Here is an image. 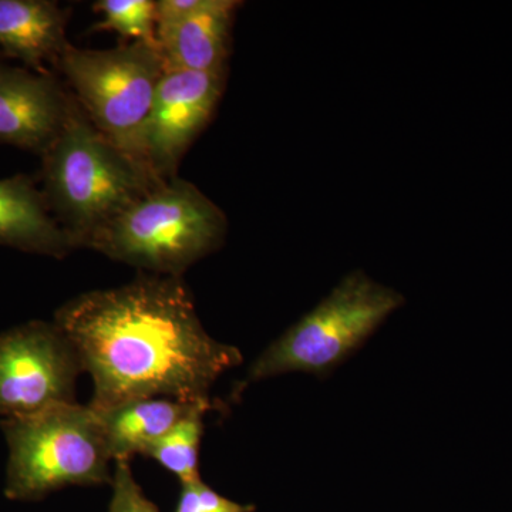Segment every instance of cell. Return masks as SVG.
I'll return each instance as SVG.
<instances>
[{
    "instance_id": "10",
    "label": "cell",
    "mask_w": 512,
    "mask_h": 512,
    "mask_svg": "<svg viewBox=\"0 0 512 512\" xmlns=\"http://www.w3.org/2000/svg\"><path fill=\"white\" fill-rule=\"evenodd\" d=\"M239 2L207 0L190 18L157 29L158 52L165 70L227 72L232 25Z\"/></svg>"
},
{
    "instance_id": "1",
    "label": "cell",
    "mask_w": 512,
    "mask_h": 512,
    "mask_svg": "<svg viewBox=\"0 0 512 512\" xmlns=\"http://www.w3.org/2000/svg\"><path fill=\"white\" fill-rule=\"evenodd\" d=\"M57 328L92 377L89 406L103 413L150 397L197 402L242 363L235 346L202 326L183 278L143 274L119 288L82 293L57 309Z\"/></svg>"
},
{
    "instance_id": "5",
    "label": "cell",
    "mask_w": 512,
    "mask_h": 512,
    "mask_svg": "<svg viewBox=\"0 0 512 512\" xmlns=\"http://www.w3.org/2000/svg\"><path fill=\"white\" fill-rule=\"evenodd\" d=\"M403 305L402 293L373 281L365 272H350L261 353L244 384L295 372L328 375Z\"/></svg>"
},
{
    "instance_id": "14",
    "label": "cell",
    "mask_w": 512,
    "mask_h": 512,
    "mask_svg": "<svg viewBox=\"0 0 512 512\" xmlns=\"http://www.w3.org/2000/svg\"><path fill=\"white\" fill-rule=\"evenodd\" d=\"M214 409L211 400L195 406L184 419L161 437L157 443L148 447L143 456L153 458L165 470L170 471L181 484L200 480V446L204 434L205 414Z\"/></svg>"
},
{
    "instance_id": "3",
    "label": "cell",
    "mask_w": 512,
    "mask_h": 512,
    "mask_svg": "<svg viewBox=\"0 0 512 512\" xmlns=\"http://www.w3.org/2000/svg\"><path fill=\"white\" fill-rule=\"evenodd\" d=\"M224 211L180 177L161 181L100 229L87 248L148 272L178 276L224 244Z\"/></svg>"
},
{
    "instance_id": "15",
    "label": "cell",
    "mask_w": 512,
    "mask_h": 512,
    "mask_svg": "<svg viewBox=\"0 0 512 512\" xmlns=\"http://www.w3.org/2000/svg\"><path fill=\"white\" fill-rule=\"evenodd\" d=\"M94 10L101 18L94 29L110 30L131 42L157 46L156 2L153 0H99L94 3Z\"/></svg>"
},
{
    "instance_id": "13",
    "label": "cell",
    "mask_w": 512,
    "mask_h": 512,
    "mask_svg": "<svg viewBox=\"0 0 512 512\" xmlns=\"http://www.w3.org/2000/svg\"><path fill=\"white\" fill-rule=\"evenodd\" d=\"M208 400L185 402L168 397H150L96 413L113 463L143 456L147 448L164 437L195 406Z\"/></svg>"
},
{
    "instance_id": "4",
    "label": "cell",
    "mask_w": 512,
    "mask_h": 512,
    "mask_svg": "<svg viewBox=\"0 0 512 512\" xmlns=\"http://www.w3.org/2000/svg\"><path fill=\"white\" fill-rule=\"evenodd\" d=\"M9 447L6 495L37 500L72 485L111 484L113 471L99 416L67 403L18 419L0 420Z\"/></svg>"
},
{
    "instance_id": "17",
    "label": "cell",
    "mask_w": 512,
    "mask_h": 512,
    "mask_svg": "<svg viewBox=\"0 0 512 512\" xmlns=\"http://www.w3.org/2000/svg\"><path fill=\"white\" fill-rule=\"evenodd\" d=\"M251 505L235 503L212 490L201 480L181 484L180 500L175 512H252Z\"/></svg>"
},
{
    "instance_id": "9",
    "label": "cell",
    "mask_w": 512,
    "mask_h": 512,
    "mask_svg": "<svg viewBox=\"0 0 512 512\" xmlns=\"http://www.w3.org/2000/svg\"><path fill=\"white\" fill-rule=\"evenodd\" d=\"M73 96L52 73L0 62V143L40 157L59 136Z\"/></svg>"
},
{
    "instance_id": "7",
    "label": "cell",
    "mask_w": 512,
    "mask_h": 512,
    "mask_svg": "<svg viewBox=\"0 0 512 512\" xmlns=\"http://www.w3.org/2000/svg\"><path fill=\"white\" fill-rule=\"evenodd\" d=\"M82 363L55 322L33 320L0 333V419L74 402Z\"/></svg>"
},
{
    "instance_id": "11",
    "label": "cell",
    "mask_w": 512,
    "mask_h": 512,
    "mask_svg": "<svg viewBox=\"0 0 512 512\" xmlns=\"http://www.w3.org/2000/svg\"><path fill=\"white\" fill-rule=\"evenodd\" d=\"M0 245L52 258H66L76 249L42 188L25 174L0 178Z\"/></svg>"
},
{
    "instance_id": "6",
    "label": "cell",
    "mask_w": 512,
    "mask_h": 512,
    "mask_svg": "<svg viewBox=\"0 0 512 512\" xmlns=\"http://www.w3.org/2000/svg\"><path fill=\"white\" fill-rule=\"evenodd\" d=\"M56 66L93 126L140 161L141 136L165 72L158 47L130 42L93 50L67 43Z\"/></svg>"
},
{
    "instance_id": "12",
    "label": "cell",
    "mask_w": 512,
    "mask_h": 512,
    "mask_svg": "<svg viewBox=\"0 0 512 512\" xmlns=\"http://www.w3.org/2000/svg\"><path fill=\"white\" fill-rule=\"evenodd\" d=\"M66 12L50 0H0V52L47 73L67 46Z\"/></svg>"
},
{
    "instance_id": "16",
    "label": "cell",
    "mask_w": 512,
    "mask_h": 512,
    "mask_svg": "<svg viewBox=\"0 0 512 512\" xmlns=\"http://www.w3.org/2000/svg\"><path fill=\"white\" fill-rule=\"evenodd\" d=\"M110 485L113 491L109 512H160L138 485L130 461L114 463L113 481Z\"/></svg>"
},
{
    "instance_id": "8",
    "label": "cell",
    "mask_w": 512,
    "mask_h": 512,
    "mask_svg": "<svg viewBox=\"0 0 512 512\" xmlns=\"http://www.w3.org/2000/svg\"><path fill=\"white\" fill-rule=\"evenodd\" d=\"M227 72L165 70L140 143V161L160 180L177 168L198 134L210 123L224 93Z\"/></svg>"
},
{
    "instance_id": "2",
    "label": "cell",
    "mask_w": 512,
    "mask_h": 512,
    "mask_svg": "<svg viewBox=\"0 0 512 512\" xmlns=\"http://www.w3.org/2000/svg\"><path fill=\"white\" fill-rule=\"evenodd\" d=\"M161 181L103 136L74 99L42 156L40 188L74 248H87L100 229Z\"/></svg>"
}]
</instances>
